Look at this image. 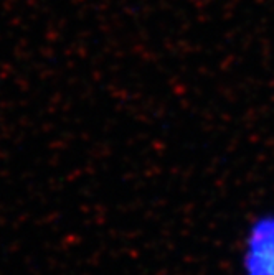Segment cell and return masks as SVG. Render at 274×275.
Instances as JSON below:
<instances>
[{
	"instance_id": "cell-1",
	"label": "cell",
	"mask_w": 274,
	"mask_h": 275,
	"mask_svg": "<svg viewBox=\"0 0 274 275\" xmlns=\"http://www.w3.org/2000/svg\"><path fill=\"white\" fill-rule=\"evenodd\" d=\"M240 275H274V215L254 217L241 237Z\"/></svg>"
}]
</instances>
